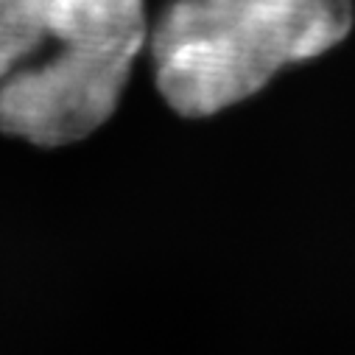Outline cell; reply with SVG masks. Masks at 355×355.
<instances>
[{"instance_id": "obj_2", "label": "cell", "mask_w": 355, "mask_h": 355, "mask_svg": "<svg viewBox=\"0 0 355 355\" xmlns=\"http://www.w3.org/2000/svg\"><path fill=\"white\" fill-rule=\"evenodd\" d=\"M349 28L352 0H173L151 34L154 78L171 110L207 118Z\"/></svg>"}, {"instance_id": "obj_1", "label": "cell", "mask_w": 355, "mask_h": 355, "mask_svg": "<svg viewBox=\"0 0 355 355\" xmlns=\"http://www.w3.org/2000/svg\"><path fill=\"white\" fill-rule=\"evenodd\" d=\"M143 42V0H0V132L45 148L93 135Z\"/></svg>"}]
</instances>
